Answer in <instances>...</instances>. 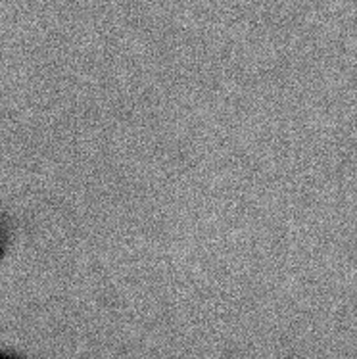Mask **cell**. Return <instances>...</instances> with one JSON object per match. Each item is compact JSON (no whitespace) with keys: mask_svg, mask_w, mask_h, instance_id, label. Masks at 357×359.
I'll return each mask as SVG.
<instances>
[{"mask_svg":"<svg viewBox=\"0 0 357 359\" xmlns=\"http://www.w3.org/2000/svg\"><path fill=\"white\" fill-rule=\"evenodd\" d=\"M2 244H4V235H2V227H0V252H2Z\"/></svg>","mask_w":357,"mask_h":359,"instance_id":"1","label":"cell"},{"mask_svg":"<svg viewBox=\"0 0 357 359\" xmlns=\"http://www.w3.org/2000/svg\"><path fill=\"white\" fill-rule=\"evenodd\" d=\"M0 359H4V358H0Z\"/></svg>","mask_w":357,"mask_h":359,"instance_id":"2","label":"cell"}]
</instances>
